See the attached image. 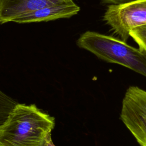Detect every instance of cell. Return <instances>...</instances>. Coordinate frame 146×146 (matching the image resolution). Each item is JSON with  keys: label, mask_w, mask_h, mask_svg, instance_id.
Returning a JSON list of instances; mask_svg holds the SVG:
<instances>
[{"label": "cell", "mask_w": 146, "mask_h": 146, "mask_svg": "<svg viewBox=\"0 0 146 146\" xmlns=\"http://www.w3.org/2000/svg\"><path fill=\"white\" fill-rule=\"evenodd\" d=\"M55 119L35 104L17 103L0 126L2 146H44L51 137Z\"/></svg>", "instance_id": "cell-1"}, {"label": "cell", "mask_w": 146, "mask_h": 146, "mask_svg": "<svg viewBox=\"0 0 146 146\" xmlns=\"http://www.w3.org/2000/svg\"><path fill=\"white\" fill-rule=\"evenodd\" d=\"M76 44L104 61L121 65L146 77V53L121 39L87 31Z\"/></svg>", "instance_id": "cell-2"}, {"label": "cell", "mask_w": 146, "mask_h": 146, "mask_svg": "<svg viewBox=\"0 0 146 146\" xmlns=\"http://www.w3.org/2000/svg\"><path fill=\"white\" fill-rule=\"evenodd\" d=\"M103 21L115 34L126 42L131 30L146 25V0L108 5Z\"/></svg>", "instance_id": "cell-3"}, {"label": "cell", "mask_w": 146, "mask_h": 146, "mask_svg": "<svg viewBox=\"0 0 146 146\" xmlns=\"http://www.w3.org/2000/svg\"><path fill=\"white\" fill-rule=\"evenodd\" d=\"M120 119L140 146H146V90L130 86L122 100Z\"/></svg>", "instance_id": "cell-4"}, {"label": "cell", "mask_w": 146, "mask_h": 146, "mask_svg": "<svg viewBox=\"0 0 146 146\" xmlns=\"http://www.w3.org/2000/svg\"><path fill=\"white\" fill-rule=\"evenodd\" d=\"M80 10L79 6L74 2V0H71L24 14L13 22L18 23H29L68 18L77 14Z\"/></svg>", "instance_id": "cell-5"}, {"label": "cell", "mask_w": 146, "mask_h": 146, "mask_svg": "<svg viewBox=\"0 0 146 146\" xmlns=\"http://www.w3.org/2000/svg\"><path fill=\"white\" fill-rule=\"evenodd\" d=\"M71 0H0V25L19 16L50 5Z\"/></svg>", "instance_id": "cell-6"}, {"label": "cell", "mask_w": 146, "mask_h": 146, "mask_svg": "<svg viewBox=\"0 0 146 146\" xmlns=\"http://www.w3.org/2000/svg\"><path fill=\"white\" fill-rule=\"evenodd\" d=\"M17 103L14 99L0 90V126Z\"/></svg>", "instance_id": "cell-7"}, {"label": "cell", "mask_w": 146, "mask_h": 146, "mask_svg": "<svg viewBox=\"0 0 146 146\" xmlns=\"http://www.w3.org/2000/svg\"><path fill=\"white\" fill-rule=\"evenodd\" d=\"M129 36L139 46V49L146 53V25L130 30Z\"/></svg>", "instance_id": "cell-8"}, {"label": "cell", "mask_w": 146, "mask_h": 146, "mask_svg": "<svg viewBox=\"0 0 146 146\" xmlns=\"http://www.w3.org/2000/svg\"><path fill=\"white\" fill-rule=\"evenodd\" d=\"M100 2L103 4L110 5H117L127 2H129L132 0H100Z\"/></svg>", "instance_id": "cell-9"}, {"label": "cell", "mask_w": 146, "mask_h": 146, "mask_svg": "<svg viewBox=\"0 0 146 146\" xmlns=\"http://www.w3.org/2000/svg\"><path fill=\"white\" fill-rule=\"evenodd\" d=\"M44 146H55V145H54V144L53 143V141H52V140L51 137H50L48 139V140L46 141V144H44Z\"/></svg>", "instance_id": "cell-10"}, {"label": "cell", "mask_w": 146, "mask_h": 146, "mask_svg": "<svg viewBox=\"0 0 146 146\" xmlns=\"http://www.w3.org/2000/svg\"><path fill=\"white\" fill-rule=\"evenodd\" d=\"M0 146H2V145L0 144Z\"/></svg>", "instance_id": "cell-11"}]
</instances>
